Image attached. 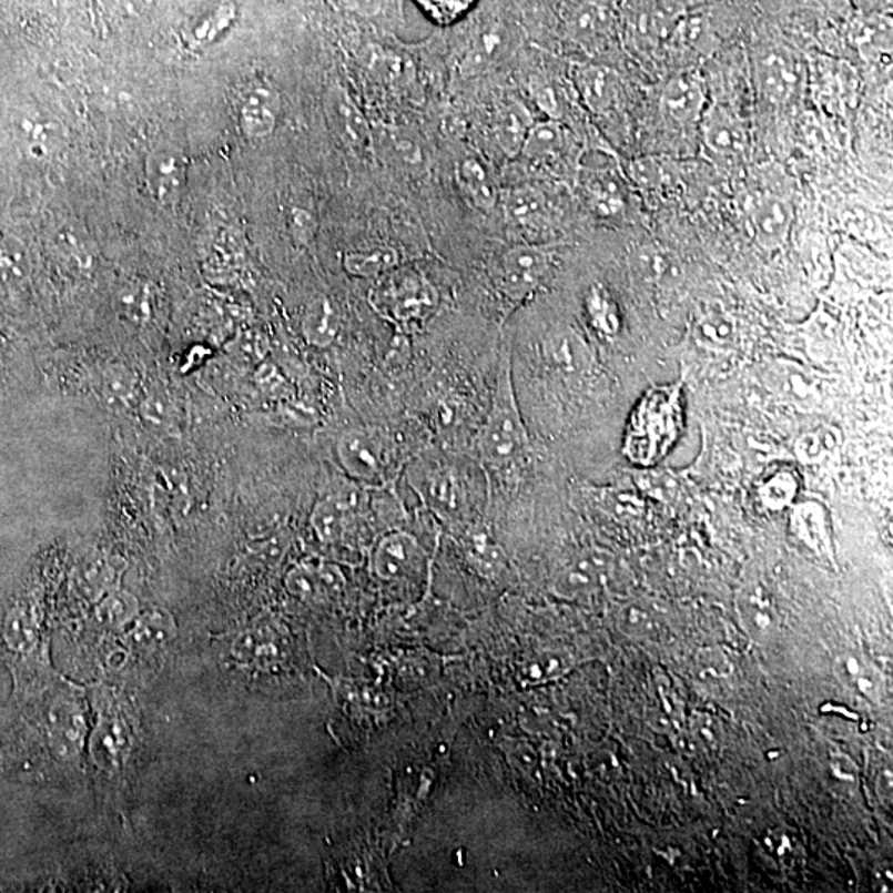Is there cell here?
<instances>
[{"mask_svg": "<svg viewBox=\"0 0 893 893\" xmlns=\"http://www.w3.org/2000/svg\"><path fill=\"white\" fill-rule=\"evenodd\" d=\"M114 579H116V568H114L113 561H108V559L89 562L79 576L80 586L89 598H103L110 592Z\"/></svg>", "mask_w": 893, "mask_h": 893, "instance_id": "e575fe53", "label": "cell"}, {"mask_svg": "<svg viewBox=\"0 0 893 893\" xmlns=\"http://www.w3.org/2000/svg\"><path fill=\"white\" fill-rule=\"evenodd\" d=\"M343 576L333 566H298L286 576V588L300 599H316L318 596L338 591Z\"/></svg>", "mask_w": 893, "mask_h": 893, "instance_id": "484cf974", "label": "cell"}, {"mask_svg": "<svg viewBox=\"0 0 893 893\" xmlns=\"http://www.w3.org/2000/svg\"><path fill=\"white\" fill-rule=\"evenodd\" d=\"M700 124H702L703 144L713 158L728 164L741 160L744 151L743 130L727 111H709L703 114Z\"/></svg>", "mask_w": 893, "mask_h": 893, "instance_id": "4fadbf2b", "label": "cell"}, {"mask_svg": "<svg viewBox=\"0 0 893 893\" xmlns=\"http://www.w3.org/2000/svg\"><path fill=\"white\" fill-rule=\"evenodd\" d=\"M430 22L454 26L474 10L478 0H414Z\"/></svg>", "mask_w": 893, "mask_h": 893, "instance_id": "836d02e7", "label": "cell"}, {"mask_svg": "<svg viewBox=\"0 0 893 893\" xmlns=\"http://www.w3.org/2000/svg\"><path fill=\"white\" fill-rule=\"evenodd\" d=\"M680 426L679 387L650 390L633 410L627 429L626 451L633 461L652 464L676 440Z\"/></svg>", "mask_w": 893, "mask_h": 893, "instance_id": "3957f363", "label": "cell"}, {"mask_svg": "<svg viewBox=\"0 0 893 893\" xmlns=\"http://www.w3.org/2000/svg\"><path fill=\"white\" fill-rule=\"evenodd\" d=\"M818 2L834 16L845 17L851 12V0H818Z\"/></svg>", "mask_w": 893, "mask_h": 893, "instance_id": "7bdbcfd3", "label": "cell"}, {"mask_svg": "<svg viewBox=\"0 0 893 893\" xmlns=\"http://www.w3.org/2000/svg\"><path fill=\"white\" fill-rule=\"evenodd\" d=\"M326 116L343 143L352 148H364L369 140V131L361 111L343 89L326 94Z\"/></svg>", "mask_w": 893, "mask_h": 893, "instance_id": "2e32d148", "label": "cell"}, {"mask_svg": "<svg viewBox=\"0 0 893 893\" xmlns=\"http://www.w3.org/2000/svg\"><path fill=\"white\" fill-rule=\"evenodd\" d=\"M423 562V548L413 535L396 531L384 536L373 556V568L379 578H406L419 569Z\"/></svg>", "mask_w": 893, "mask_h": 893, "instance_id": "8fae6325", "label": "cell"}, {"mask_svg": "<svg viewBox=\"0 0 893 893\" xmlns=\"http://www.w3.org/2000/svg\"><path fill=\"white\" fill-rule=\"evenodd\" d=\"M290 231H292L293 239L298 244H308L315 234V224L313 217L306 214L305 211H295L290 217Z\"/></svg>", "mask_w": 893, "mask_h": 893, "instance_id": "60d3db41", "label": "cell"}, {"mask_svg": "<svg viewBox=\"0 0 893 893\" xmlns=\"http://www.w3.org/2000/svg\"><path fill=\"white\" fill-rule=\"evenodd\" d=\"M114 308L131 325H146L156 308L153 286L141 278H128L114 293Z\"/></svg>", "mask_w": 893, "mask_h": 893, "instance_id": "603a6c76", "label": "cell"}, {"mask_svg": "<svg viewBox=\"0 0 893 893\" xmlns=\"http://www.w3.org/2000/svg\"><path fill=\"white\" fill-rule=\"evenodd\" d=\"M187 156L177 144L158 143L144 161V179L151 197L163 207L176 205L187 185Z\"/></svg>", "mask_w": 893, "mask_h": 893, "instance_id": "8992f818", "label": "cell"}, {"mask_svg": "<svg viewBox=\"0 0 893 893\" xmlns=\"http://www.w3.org/2000/svg\"><path fill=\"white\" fill-rule=\"evenodd\" d=\"M27 146L33 156L49 158L59 153L67 143V131L62 121L52 116H35L22 124Z\"/></svg>", "mask_w": 893, "mask_h": 893, "instance_id": "f1b7e54d", "label": "cell"}, {"mask_svg": "<svg viewBox=\"0 0 893 893\" xmlns=\"http://www.w3.org/2000/svg\"><path fill=\"white\" fill-rule=\"evenodd\" d=\"M501 209L508 224L524 231H539L549 221V202L541 189L518 184L500 192Z\"/></svg>", "mask_w": 893, "mask_h": 893, "instance_id": "7c38bea8", "label": "cell"}, {"mask_svg": "<svg viewBox=\"0 0 893 893\" xmlns=\"http://www.w3.org/2000/svg\"><path fill=\"white\" fill-rule=\"evenodd\" d=\"M586 195L596 214L618 217L627 207L626 184L615 171L596 170L586 176Z\"/></svg>", "mask_w": 893, "mask_h": 893, "instance_id": "e0dca14e", "label": "cell"}, {"mask_svg": "<svg viewBox=\"0 0 893 893\" xmlns=\"http://www.w3.org/2000/svg\"><path fill=\"white\" fill-rule=\"evenodd\" d=\"M534 120L521 103H510L501 108L495 121V136L498 146L507 156L515 158L521 153L528 131Z\"/></svg>", "mask_w": 893, "mask_h": 893, "instance_id": "83f0119b", "label": "cell"}, {"mask_svg": "<svg viewBox=\"0 0 893 893\" xmlns=\"http://www.w3.org/2000/svg\"><path fill=\"white\" fill-rule=\"evenodd\" d=\"M355 495L335 494L322 498L313 508L312 527L322 541H338L348 528L355 510Z\"/></svg>", "mask_w": 893, "mask_h": 893, "instance_id": "ac0fdd59", "label": "cell"}, {"mask_svg": "<svg viewBox=\"0 0 893 893\" xmlns=\"http://www.w3.org/2000/svg\"><path fill=\"white\" fill-rule=\"evenodd\" d=\"M282 113V94L267 80H252L239 93V128L248 140H264L275 131Z\"/></svg>", "mask_w": 893, "mask_h": 893, "instance_id": "ba28073f", "label": "cell"}, {"mask_svg": "<svg viewBox=\"0 0 893 893\" xmlns=\"http://www.w3.org/2000/svg\"><path fill=\"white\" fill-rule=\"evenodd\" d=\"M410 484L436 510L458 511L467 500V484L454 465L426 458L414 465Z\"/></svg>", "mask_w": 893, "mask_h": 893, "instance_id": "52a82bcc", "label": "cell"}, {"mask_svg": "<svg viewBox=\"0 0 893 893\" xmlns=\"http://www.w3.org/2000/svg\"><path fill=\"white\" fill-rule=\"evenodd\" d=\"M754 72L761 93L774 103L788 100L800 82V69L794 53L780 43L761 47L754 59Z\"/></svg>", "mask_w": 893, "mask_h": 893, "instance_id": "9c48e42d", "label": "cell"}, {"mask_svg": "<svg viewBox=\"0 0 893 893\" xmlns=\"http://www.w3.org/2000/svg\"><path fill=\"white\" fill-rule=\"evenodd\" d=\"M231 353L242 363L261 364L267 355V345L257 333H244L232 343Z\"/></svg>", "mask_w": 893, "mask_h": 893, "instance_id": "f35d334b", "label": "cell"}, {"mask_svg": "<svg viewBox=\"0 0 893 893\" xmlns=\"http://www.w3.org/2000/svg\"><path fill=\"white\" fill-rule=\"evenodd\" d=\"M552 268V255L539 245L520 244L505 251L494 270L501 295L524 302L541 288Z\"/></svg>", "mask_w": 893, "mask_h": 893, "instance_id": "5b68a950", "label": "cell"}, {"mask_svg": "<svg viewBox=\"0 0 893 893\" xmlns=\"http://www.w3.org/2000/svg\"><path fill=\"white\" fill-rule=\"evenodd\" d=\"M138 612H140V605H138L136 598L124 591L108 592L97 609L100 622L110 627H121L134 621Z\"/></svg>", "mask_w": 893, "mask_h": 893, "instance_id": "4dcf8cb0", "label": "cell"}, {"mask_svg": "<svg viewBox=\"0 0 893 893\" xmlns=\"http://www.w3.org/2000/svg\"><path fill=\"white\" fill-rule=\"evenodd\" d=\"M530 447L511 379L510 353H505L498 369L490 409L477 436L481 460L495 470L515 467Z\"/></svg>", "mask_w": 893, "mask_h": 893, "instance_id": "6da1fadb", "label": "cell"}, {"mask_svg": "<svg viewBox=\"0 0 893 893\" xmlns=\"http://www.w3.org/2000/svg\"><path fill=\"white\" fill-rule=\"evenodd\" d=\"M569 35L585 49L601 52L609 49L616 35V20L608 7L582 3L569 20Z\"/></svg>", "mask_w": 893, "mask_h": 893, "instance_id": "5bb4252c", "label": "cell"}, {"mask_svg": "<svg viewBox=\"0 0 893 893\" xmlns=\"http://www.w3.org/2000/svg\"><path fill=\"white\" fill-rule=\"evenodd\" d=\"M371 305L397 328L419 329L436 312L439 296L433 283L416 268L396 267L377 278Z\"/></svg>", "mask_w": 893, "mask_h": 893, "instance_id": "7a4b0ae2", "label": "cell"}, {"mask_svg": "<svg viewBox=\"0 0 893 893\" xmlns=\"http://www.w3.org/2000/svg\"><path fill=\"white\" fill-rule=\"evenodd\" d=\"M400 265V255L393 247H377L366 252L343 255V267L357 278H379Z\"/></svg>", "mask_w": 893, "mask_h": 893, "instance_id": "f546056e", "label": "cell"}, {"mask_svg": "<svg viewBox=\"0 0 893 893\" xmlns=\"http://www.w3.org/2000/svg\"><path fill=\"white\" fill-rule=\"evenodd\" d=\"M343 9L349 10L355 16L371 19V17L379 16L386 9L387 0H339Z\"/></svg>", "mask_w": 893, "mask_h": 893, "instance_id": "b9f144b4", "label": "cell"}, {"mask_svg": "<svg viewBox=\"0 0 893 893\" xmlns=\"http://www.w3.org/2000/svg\"><path fill=\"white\" fill-rule=\"evenodd\" d=\"M754 232L764 244H780L790 231L791 212L781 199L767 195L751 209Z\"/></svg>", "mask_w": 893, "mask_h": 893, "instance_id": "4316f807", "label": "cell"}, {"mask_svg": "<svg viewBox=\"0 0 893 893\" xmlns=\"http://www.w3.org/2000/svg\"><path fill=\"white\" fill-rule=\"evenodd\" d=\"M576 89L589 110L605 113L611 110L621 93V82L612 70L601 65L578 67L575 72Z\"/></svg>", "mask_w": 893, "mask_h": 893, "instance_id": "9a60e30c", "label": "cell"}, {"mask_svg": "<svg viewBox=\"0 0 893 893\" xmlns=\"http://www.w3.org/2000/svg\"><path fill=\"white\" fill-rule=\"evenodd\" d=\"M174 633H176V625H174L173 618L161 609H154V611L140 616L136 627H134V639L141 646H161L173 639Z\"/></svg>", "mask_w": 893, "mask_h": 893, "instance_id": "1f68e13d", "label": "cell"}, {"mask_svg": "<svg viewBox=\"0 0 893 893\" xmlns=\"http://www.w3.org/2000/svg\"><path fill=\"white\" fill-rule=\"evenodd\" d=\"M57 248H59V255L63 264L72 270V273L85 275V273L90 272L91 265H93V257H91L85 239L79 232L73 231V229L72 231L62 232L59 235Z\"/></svg>", "mask_w": 893, "mask_h": 893, "instance_id": "d6a6232c", "label": "cell"}, {"mask_svg": "<svg viewBox=\"0 0 893 893\" xmlns=\"http://www.w3.org/2000/svg\"><path fill=\"white\" fill-rule=\"evenodd\" d=\"M138 413L146 426L154 430H170L176 423V410L166 396L151 394L138 404Z\"/></svg>", "mask_w": 893, "mask_h": 893, "instance_id": "d590c367", "label": "cell"}, {"mask_svg": "<svg viewBox=\"0 0 893 893\" xmlns=\"http://www.w3.org/2000/svg\"><path fill=\"white\" fill-rule=\"evenodd\" d=\"M505 45H507V40H505V32L500 27H485L471 39L470 45L461 57L460 65H458L461 75L471 79V77L488 72L500 60Z\"/></svg>", "mask_w": 893, "mask_h": 893, "instance_id": "d6986e66", "label": "cell"}, {"mask_svg": "<svg viewBox=\"0 0 893 893\" xmlns=\"http://www.w3.org/2000/svg\"><path fill=\"white\" fill-rule=\"evenodd\" d=\"M100 396L110 409H133L141 400L136 373L124 364H111L101 374Z\"/></svg>", "mask_w": 893, "mask_h": 893, "instance_id": "7402d4cb", "label": "cell"}, {"mask_svg": "<svg viewBox=\"0 0 893 893\" xmlns=\"http://www.w3.org/2000/svg\"><path fill=\"white\" fill-rule=\"evenodd\" d=\"M566 143L568 140H566L565 128L559 121L551 118V120L531 124L520 154H524L531 163L548 164L559 160V156L565 153Z\"/></svg>", "mask_w": 893, "mask_h": 893, "instance_id": "cb8c5ba5", "label": "cell"}, {"mask_svg": "<svg viewBox=\"0 0 893 893\" xmlns=\"http://www.w3.org/2000/svg\"><path fill=\"white\" fill-rule=\"evenodd\" d=\"M232 19H234V7H221V9L215 10V12L211 13L207 19H204L201 23H199L197 29H195V37H199V39L214 37L215 33L221 32L222 29H225V27L232 22Z\"/></svg>", "mask_w": 893, "mask_h": 893, "instance_id": "ab89813d", "label": "cell"}, {"mask_svg": "<svg viewBox=\"0 0 893 893\" xmlns=\"http://www.w3.org/2000/svg\"><path fill=\"white\" fill-rule=\"evenodd\" d=\"M342 328V316L328 296H318L309 303L302 319V333L315 348H328L336 342Z\"/></svg>", "mask_w": 893, "mask_h": 893, "instance_id": "44dd1931", "label": "cell"}, {"mask_svg": "<svg viewBox=\"0 0 893 893\" xmlns=\"http://www.w3.org/2000/svg\"><path fill=\"white\" fill-rule=\"evenodd\" d=\"M660 110L677 126H693L706 114V89L697 73L673 77L660 97Z\"/></svg>", "mask_w": 893, "mask_h": 893, "instance_id": "30bf717a", "label": "cell"}, {"mask_svg": "<svg viewBox=\"0 0 893 893\" xmlns=\"http://www.w3.org/2000/svg\"><path fill=\"white\" fill-rule=\"evenodd\" d=\"M130 748V733L120 718L101 721L91 738L93 760L103 768H120L126 761Z\"/></svg>", "mask_w": 893, "mask_h": 893, "instance_id": "ffe728a7", "label": "cell"}, {"mask_svg": "<svg viewBox=\"0 0 893 893\" xmlns=\"http://www.w3.org/2000/svg\"><path fill=\"white\" fill-rule=\"evenodd\" d=\"M457 181L465 197L480 209L490 212L497 207L500 192L491 181L490 173L477 158H467L457 168Z\"/></svg>", "mask_w": 893, "mask_h": 893, "instance_id": "d4e9b609", "label": "cell"}, {"mask_svg": "<svg viewBox=\"0 0 893 893\" xmlns=\"http://www.w3.org/2000/svg\"><path fill=\"white\" fill-rule=\"evenodd\" d=\"M255 384L268 397H285L286 393H288V383H286L285 376L280 373L275 364L268 363V361H262L261 364H257Z\"/></svg>", "mask_w": 893, "mask_h": 893, "instance_id": "74e56055", "label": "cell"}, {"mask_svg": "<svg viewBox=\"0 0 893 893\" xmlns=\"http://www.w3.org/2000/svg\"><path fill=\"white\" fill-rule=\"evenodd\" d=\"M336 454L346 474L363 484H386L396 470L393 443L371 427L345 430L336 443Z\"/></svg>", "mask_w": 893, "mask_h": 893, "instance_id": "277c9868", "label": "cell"}, {"mask_svg": "<svg viewBox=\"0 0 893 893\" xmlns=\"http://www.w3.org/2000/svg\"><path fill=\"white\" fill-rule=\"evenodd\" d=\"M588 315L598 332L606 333V335L615 332L616 322H618L615 305L602 290L595 288L589 295Z\"/></svg>", "mask_w": 893, "mask_h": 893, "instance_id": "8d00e7d4", "label": "cell"}]
</instances>
